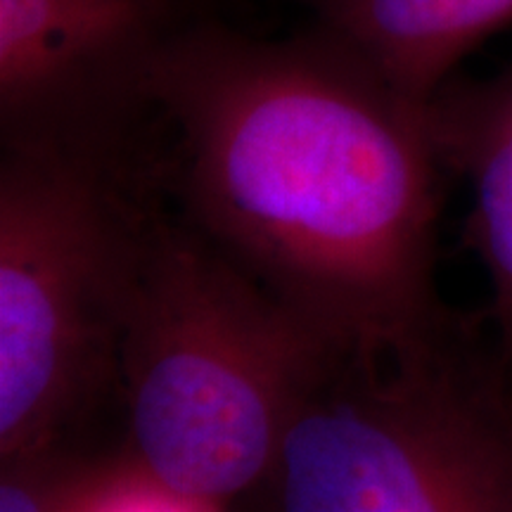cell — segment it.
<instances>
[{
  "label": "cell",
  "instance_id": "4",
  "mask_svg": "<svg viewBox=\"0 0 512 512\" xmlns=\"http://www.w3.org/2000/svg\"><path fill=\"white\" fill-rule=\"evenodd\" d=\"M223 512H512V361L458 311L408 347L330 349Z\"/></svg>",
  "mask_w": 512,
  "mask_h": 512
},
{
  "label": "cell",
  "instance_id": "3",
  "mask_svg": "<svg viewBox=\"0 0 512 512\" xmlns=\"http://www.w3.org/2000/svg\"><path fill=\"white\" fill-rule=\"evenodd\" d=\"M166 200L152 159L0 147V460L91 451Z\"/></svg>",
  "mask_w": 512,
  "mask_h": 512
},
{
  "label": "cell",
  "instance_id": "8",
  "mask_svg": "<svg viewBox=\"0 0 512 512\" xmlns=\"http://www.w3.org/2000/svg\"><path fill=\"white\" fill-rule=\"evenodd\" d=\"M131 484L124 460L95 451L0 460V512H107Z\"/></svg>",
  "mask_w": 512,
  "mask_h": 512
},
{
  "label": "cell",
  "instance_id": "2",
  "mask_svg": "<svg viewBox=\"0 0 512 512\" xmlns=\"http://www.w3.org/2000/svg\"><path fill=\"white\" fill-rule=\"evenodd\" d=\"M332 344L164 200L119 356V456L152 494L223 512L271 467Z\"/></svg>",
  "mask_w": 512,
  "mask_h": 512
},
{
  "label": "cell",
  "instance_id": "7",
  "mask_svg": "<svg viewBox=\"0 0 512 512\" xmlns=\"http://www.w3.org/2000/svg\"><path fill=\"white\" fill-rule=\"evenodd\" d=\"M389 86L430 102L458 64L512 24V0H280Z\"/></svg>",
  "mask_w": 512,
  "mask_h": 512
},
{
  "label": "cell",
  "instance_id": "1",
  "mask_svg": "<svg viewBox=\"0 0 512 512\" xmlns=\"http://www.w3.org/2000/svg\"><path fill=\"white\" fill-rule=\"evenodd\" d=\"M152 110L176 214L332 347L401 349L453 316L427 102L337 38L254 36L216 12L166 50Z\"/></svg>",
  "mask_w": 512,
  "mask_h": 512
},
{
  "label": "cell",
  "instance_id": "6",
  "mask_svg": "<svg viewBox=\"0 0 512 512\" xmlns=\"http://www.w3.org/2000/svg\"><path fill=\"white\" fill-rule=\"evenodd\" d=\"M427 121L446 174L470 188V242L491 292L484 320L512 361V62L486 79L453 76Z\"/></svg>",
  "mask_w": 512,
  "mask_h": 512
},
{
  "label": "cell",
  "instance_id": "5",
  "mask_svg": "<svg viewBox=\"0 0 512 512\" xmlns=\"http://www.w3.org/2000/svg\"><path fill=\"white\" fill-rule=\"evenodd\" d=\"M219 0H0V147L138 159L152 81Z\"/></svg>",
  "mask_w": 512,
  "mask_h": 512
}]
</instances>
